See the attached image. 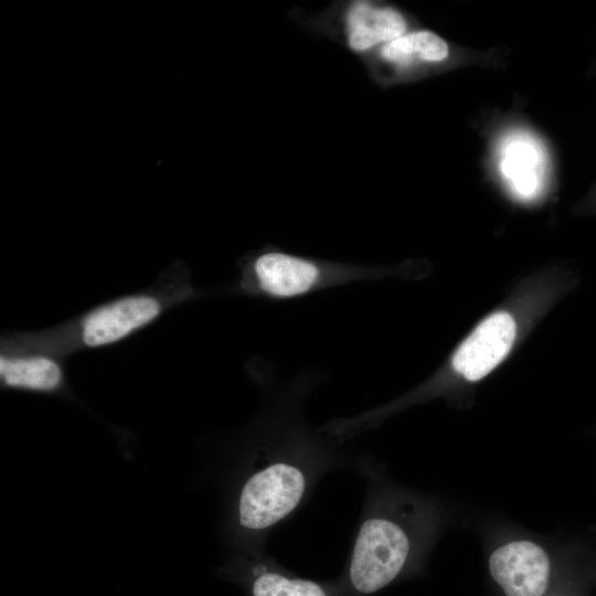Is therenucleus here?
I'll return each instance as SVG.
<instances>
[{"label":"nucleus","mask_w":596,"mask_h":596,"mask_svg":"<svg viewBox=\"0 0 596 596\" xmlns=\"http://www.w3.org/2000/svg\"><path fill=\"white\" fill-rule=\"evenodd\" d=\"M379 273L368 266L267 249L244 262L237 289L253 297L290 299L371 279Z\"/></svg>","instance_id":"f257e3e1"},{"label":"nucleus","mask_w":596,"mask_h":596,"mask_svg":"<svg viewBox=\"0 0 596 596\" xmlns=\"http://www.w3.org/2000/svg\"><path fill=\"white\" fill-rule=\"evenodd\" d=\"M409 538L393 520L369 517L360 525L348 564L343 594L368 596L391 584L403 571Z\"/></svg>","instance_id":"f03ea898"},{"label":"nucleus","mask_w":596,"mask_h":596,"mask_svg":"<svg viewBox=\"0 0 596 596\" xmlns=\"http://www.w3.org/2000/svg\"><path fill=\"white\" fill-rule=\"evenodd\" d=\"M306 489L307 476L300 466L289 461L269 464L253 473L241 491V525L254 531L272 528L299 505Z\"/></svg>","instance_id":"7ed1b4c3"},{"label":"nucleus","mask_w":596,"mask_h":596,"mask_svg":"<svg viewBox=\"0 0 596 596\" xmlns=\"http://www.w3.org/2000/svg\"><path fill=\"white\" fill-rule=\"evenodd\" d=\"M489 570L505 596H543L549 584L547 555L529 541L497 549L490 556Z\"/></svg>","instance_id":"0eeeda50"},{"label":"nucleus","mask_w":596,"mask_h":596,"mask_svg":"<svg viewBox=\"0 0 596 596\" xmlns=\"http://www.w3.org/2000/svg\"><path fill=\"white\" fill-rule=\"evenodd\" d=\"M449 54L444 39L430 31H414L382 45L383 60L397 65L415 62L437 63Z\"/></svg>","instance_id":"9b49d317"},{"label":"nucleus","mask_w":596,"mask_h":596,"mask_svg":"<svg viewBox=\"0 0 596 596\" xmlns=\"http://www.w3.org/2000/svg\"><path fill=\"white\" fill-rule=\"evenodd\" d=\"M0 375L8 386L50 391L61 384L63 371L55 358L25 350L2 352Z\"/></svg>","instance_id":"1a4fd4ad"},{"label":"nucleus","mask_w":596,"mask_h":596,"mask_svg":"<svg viewBox=\"0 0 596 596\" xmlns=\"http://www.w3.org/2000/svg\"><path fill=\"white\" fill-rule=\"evenodd\" d=\"M498 172L520 200L536 198L545 183L547 156L540 139L524 129L507 131L496 148Z\"/></svg>","instance_id":"39448f33"},{"label":"nucleus","mask_w":596,"mask_h":596,"mask_svg":"<svg viewBox=\"0 0 596 596\" xmlns=\"http://www.w3.org/2000/svg\"><path fill=\"white\" fill-rule=\"evenodd\" d=\"M517 336L513 317L504 311L482 320L451 359L454 370L469 381L489 374L509 353Z\"/></svg>","instance_id":"423d86ee"},{"label":"nucleus","mask_w":596,"mask_h":596,"mask_svg":"<svg viewBox=\"0 0 596 596\" xmlns=\"http://www.w3.org/2000/svg\"><path fill=\"white\" fill-rule=\"evenodd\" d=\"M166 307L162 296L140 292L125 296L85 313L75 323L74 343L99 348L118 342L160 316Z\"/></svg>","instance_id":"20e7f679"},{"label":"nucleus","mask_w":596,"mask_h":596,"mask_svg":"<svg viewBox=\"0 0 596 596\" xmlns=\"http://www.w3.org/2000/svg\"><path fill=\"white\" fill-rule=\"evenodd\" d=\"M348 42L352 50L362 52L406 33L403 15L390 7L356 2L347 17Z\"/></svg>","instance_id":"6e6552de"},{"label":"nucleus","mask_w":596,"mask_h":596,"mask_svg":"<svg viewBox=\"0 0 596 596\" xmlns=\"http://www.w3.org/2000/svg\"><path fill=\"white\" fill-rule=\"evenodd\" d=\"M251 596H341L336 585L301 578L270 562L251 566L247 576Z\"/></svg>","instance_id":"9d476101"}]
</instances>
